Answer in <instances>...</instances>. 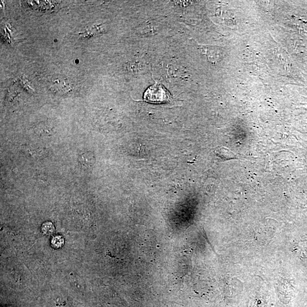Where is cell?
I'll return each mask as SVG.
<instances>
[{
  "mask_svg": "<svg viewBox=\"0 0 307 307\" xmlns=\"http://www.w3.org/2000/svg\"><path fill=\"white\" fill-rule=\"evenodd\" d=\"M145 101L154 104L166 103L171 99L170 92L161 84L148 88L143 95Z\"/></svg>",
  "mask_w": 307,
  "mask_h": 307,
  "instance_id": "6da1fadb",
  "label": "cell"
},
{
  "mask_svg": "<svg viewBox=\"0 0 307 307\" xmlns=\"http://www.w3.org/2000/svg\"><path fill=\"white\" fill-rule=\"evenodd\" d=\"M51 244L54 248L59 249L62 247L64 244L63 237L60 236L54 237L51 241Z\"/></svg>",
  "mask_w": 307,
  "mask_h": 307,
  "instance_id": "277c9868",
  "label": "cell"
},
{
  "mask_svg": "<svg viewBox=\"0 0 307 307\" xmlns=\"http://www.w3.org/2000/svg\"><path fill=\"white\" fill-rule=\"evenodd\" d=\"M43 231L46 235H51L54 233L55 229L53 224L51 222H46L43 226Z\"/></svg>",
  "mask_w": 307,
  "mask_h": 307,
  "instance_id": "5b68a950",
  "label": "cell"
},
{
  "mask_svg": "<svg viewBox=\"0 0 307 307\" xmlns=\"http://www.w3.org/2000/svg\"><path fill=\"white\" fill-rule=\"evenodd\" d=\"M190 3L189 2H175V4L176 5H181V4H184L185 6H188V4H189Z\"/></svg>",
  "mask_w": 307,
  "mask_h": 307,
  "instance_id": "8992f818",
  "label": "cell"
},
{
  "mask_svg": "<svg viewBox=\"0 0 307 307\" xmlns=\"http://www.w3.org/2000/svg\"><path fill=\"white\" fill-rule=\"evenodd\" d=\"M90 152H85L82 154L81 156H79V161L81 162V164L87 168L90 167L91 162H90Z\"/></svg>",
  "mask_w": 307,
  "mask_h": 307,
  "instance_id": "3957f363",
  "label": "cell"
},
{
  "mask_svg": "<svg viewBox=\"0 0 307 307\" xmlns=\"http://www.w3.org/2000/svg\"><path fill=\"white\" fill-rule=\"evenodd\" d=\"M215 154L217 157L221 161H227L232 159H236V155L232 152L228 148L224 147H218L215 150Z\"/></svg>",
  "mask_w": 307,
  "mask_h": 307,
  "instance_id": "7a4b0ae2",
  "label": "cell"
}]
</instances>
